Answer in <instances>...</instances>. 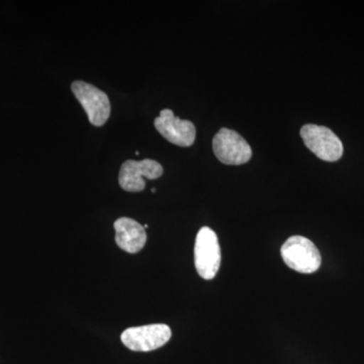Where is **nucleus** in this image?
Returning a JSON list of instances; mask_svg holds the SVG:
<instances>
[{
	"label": "nucleus",
	"instance_id": "0eeeda50",
	"mask_svg": "<svg viewBox=\"0 0 364 364\" xmlns=\"http://www.w3.org/2000/svg\"><path fill=\"white\" fill-rule=\"evenodd\" d=\"M162 174V165L155 160H128L122 165L119 170V183L124 191L139 193L144 191L146 186L144 177L147 179H157Z\"/></svg>",
	"mask_w": 364,
	"mask_h": 364
},
{
	"label": "nucleus",
	"instance_id": "6e6552de",
	"mask_svg": "<svg viewBox=\"0 0 364 364\" xmlns=\"http://www.w3.org/2000/svg\"><path fill=\"white\" fill-rule=\"evenodd\" d=\"M156 130L170 143L189 147L196 140V127L191 121L174 116L171 109H163L154 121Z\"/></svg>",
	"mask_w": 364,
	"mask_h": 364
},
{
	"label": "nucleus",
	"instance_id": "7ed1b4c3",
	"mask_svg": "<svg viewBox=\"0 0 364 364\" xmlns=\"http://www.w3.org/2000/svg\"><path fill=\"white\" fill-rule=\"evenodd\" d=\"M195 264L196 272L205 280L215 279L221 267V248L210 228L203 227L196 235Z\"/></svg>",
	"mask_w": 364,
	"mask_h": 364
},
{
	"label": "nucleus",
	"instance_id": "39448f33",
	"mask_svg": "<svg viewBox=\"0 0 364 364\" xmlns=\"http://www.w3.org/2000/svg\"><path fill=\"white\" fill-rule=\"evenodd\" d=\"M213 149L219 161L227 165H242L252 157V149L247 141L233 130L223 128L213 140Z\"/></svg>",
	"mask_w": 364,
	"mask_h": 364
},
{
	"label": "nucleus",
	"instance_id": "20e7f679",
	"mask_svg": "<svg viewBox=\"0 0 364 364\" xmlns=\"http://www.w3.org/2000/svg\"><path fill=\"white\" fill-rule=\"evenodd\" d=\"M71 90L87 114L90 124L104 126L111 116V102L107 93L85 81H74Z\"/></svg>",
	"mask_w": 364,
	"mask_h": 364
},
{
	"label": "nucleus",
	"instance_id": "f03ea898",
	"mask_svg": "<svg viewBox=\"0 0 364 364\" xmlns=\"http://www.w3.org/2000/svg\"><path fill=\"white\" fill-rule=\"evenodd\" d=\"M301 136L309 150L321 160L338 161L343 155V144L327 127L308 124L301 129Z\"/></svg>",
	"mask_w": 364,
	"mask_h": 364
},
{
	"label": "nucleus",
	"instance_id": "1a4fd4ad",
	"mask_svg": "<svg viewBox=\"0 0 364 364\" xmlns=\"http://www.w3.org/2000/svg\"><path fill=\"white\" fill-rule=\"evenodd\" d=\"M117 246L126 252L135 254L142 250L147 242L145 228L131 218H121L114 224Z\"/></svg>",
	"mask_w": 364,
	"mask_h": 364
},
{
	"label": "nucleus",
	"instance_id": "f257e3e1",
	"mask_svg": "<svg viewBox=\"0 0 364 364\" xmlns=\"http://www.w3.org/2000/svg\"><path fill=\"white\" fill-rule=\"evenodd\" d=\"M280 253L287 267L305 274L317 272L322 263L320 251L305 237L293 236L287 239Z\"/></svg>",
	"mask_w": 364,
	"mask_h": 364
},
{
	"label": "nucleus",
	"instance_id": "423d86ee",
	"mask_svg": "<svg viewBox=\"0 0 364 364\" xmlns=\"http://www.w3.org/2000/svg\"><path fill=\"white\" fill-rule=\"evenodd\" d=\"M171 335L169 326L152 324L128 328L121 335V340L131 350L148 352L164 346L171 338Z\"/></svg>",
	"mask_w": 364,
	"mask_h": 364
}]
</instances>
